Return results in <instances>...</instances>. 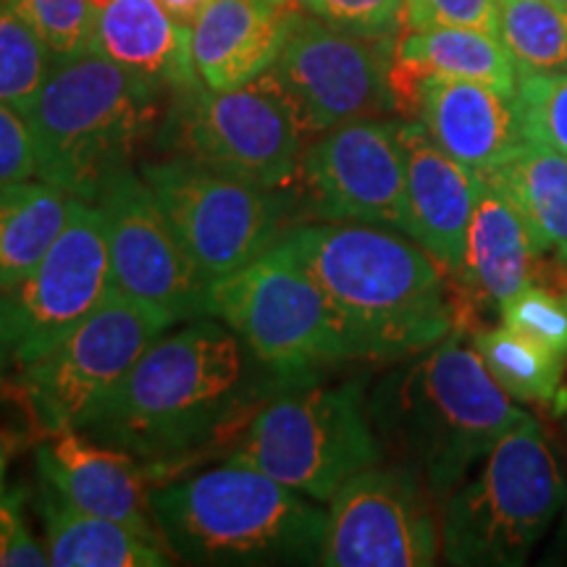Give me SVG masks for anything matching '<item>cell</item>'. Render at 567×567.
I'll use <instances>...</instances> for the list:
<instances>
[{"instance_id":"7","label":"cell","mask_w":567,"mask_h":567,"mask_svg":"<svg viewBox=\"0 0 567 567\" xmlns=\"http://www.w3.org/2000/svg\"><path fill=\"white\" fill-rule=\"evenodd\" d=\"M231 463L250 465L316 502H331L354 473L384 460L363 381H289L255 410Z\"/></svg>"},{"instance_id":"35","label":"cell","mask_w":567,"mask_h":567,"mask_svg":"<svg viewBox=\"0 0 567 567\" xmlns=\"http://www.w3.org/2000/svg\"><path fill=\"white\" fill-rule=\"evenodd\" d=\"M38 176V151L27 116L0 103V187Z\"/></svg>"},{"instance_id":"1","label":"cell","mask_w":567,"mask_h":567,"mask_svg":"<svg viewBox=\"0 0 567 567\" xmlns=\"http://www.w3.org/2000/svg\"><path fill=\"white\" fill-rule=\"evenodd\" d=\"M284 384L224 321L193 318L155 339L82 431L166 467L224 442Z\"/></svg>"},{"instance_id":"15","label":"cell","mask_w":567,"mask_h":567,"mask_svg":"<svg viewBox=\"0 0 567 567\" xmlns=\"http://www.w3.org/2000/svg\"><path fill=\"white\" fill-rule=\"evenodd\" d=\"M92 205L103 216L113 289L168 310L176 321L208 316L210 281L184 250L142 174H113Z\"/></svg>"},{"instance_id":"32","label":"cell","mask_w":567,"mask_h":567,"mask_svg":"<svg viewBox=\"0 0 567 567\" xmlns=\"http://www.w3.org/2000/svg\"><path fill=\"white\" fill-rule=\"evenodd\" d=\"M530 142L567 155V74H517Z\"/></svg>"},{"instance_id":"20","label":"cell","mask_w":567,"mask_h":567,"mask_svg":"<svg viewBox=\"0 0 567 567\" xmlns=\"http://www.w3.org/2000/svg\"><path fill=\"white\" fill-rule=\"evenodd\" d=\"M284 0H210L193 24V61L210 90H231L274 66L287 34Z\"/></svg>"},{"instance_id":"21","label":"cell","mask_w":567,"mask_h":567,"mask_svg":"<svg viewBox=\"0 0 567 567\" xmlns=\"http://www.w3.org/2000/svg\"><path fill=\"white\" fill-rule=\"evenodd\" d=\"M95 48L153 90H193V27H184L161 0H109L97 17Z\"/></svg>"},{"instance_id":"37","label":"cell","mask_w":567,"mask_h":567,"mask_svg":"<svg viewBox=\"0 0 567 567\" xmlns=\"http://www.w3.org/2000/svg\"><path fill=\"white\" fill-rule=\"evenodd\" d=\"M161 6L184 27H193L195 19L208 9L210 0H161Z\"/></svg>"},{"instance_id":"5","label":"cell","mask_w":567,"mask_h":567,"mask_svg":"<svg viewBox=\"0 0 567 567\" xmlns=\"http://www.w3.org/2000/svg\"><path fill=\"white\" fill-rule=\"evenodd\" d=\"M155 90L97 48L53 59L30 111L38 179L95 203L113 174L130 168L153 116Z\"/></svg>"},{"instance_id":"10","label":"cell","mask_w":567,"mask_h":567,"mask_svg":"<svg viewBox=\"0 0 567 567\" xmlns=\"http://www.w3.org/2000/svg\"><path fill=\"white\" fill-rule=\"evenodd\" d=\"M179 95L172 137L184 161L266 189L297 182L308 130L271 71L231 90L197 84Z\"/></svg>"},{"instance_id":"36","label":"cell","mask_w":567,"mask_h":567,"mask_svg":"<svg viewBox=\"0 0 567 567\" xmlns=\"http://www.w3.org/2000/svg\"><path fill=\"white\" fill-rule=\"evenodd\" d=\"M48 551L34 542L21 515V496L0 499V567H45Z\"/></svg>"},{"instance_id":"25","label":"cell","mask_w":567,"mask_h":567,"mask_svg":"<svg viewBox=\"0 0 567 567\" xmlns=\"http://www.w3.org/2000/svg\"><path fill=\"white\" fill-rule=\"evenodd\" d=\"M484 176L513 203L538 258L567 271V155L528 142L513 161Z\"/></svg>"},{"instance_id":"27","label":"cell","mask_w":567,"mask_h":567,"mask_svg":"<svg viewBox=\"0 0 567 567\" xmlns=\"http://www.w3.org/2000/svg\"><path fill=\"white\" fill-rule=\"evenodd\" d=\"M473 347L484 360L496 384L517 402L526 405H544L555 400L563 384L565 360L538 344L507 323L481 329L473 334Z\"/></svg>"},{"instance_id":"14","label":"cell","mask_w":567,"mask_h":567,"mask_svg":"<svg viewBox=\"0 0 567 567\" xmlns=\"http://www.w3.org/2000/svg\"><path fill=\"white\" fill-rule=\"evenodd\" d=\"M439 502L405 463H375L342 484L326 513L321 565L425 567L442 551Z\"/></svg>"},{"instance_id":"33","label":"cell","mask_w":567,"mask_h":567,"mask_svg":"<svg viewBox=\"0 0 567 567\" xmlns=\"http://www.w3.org/2000/svg\"><path fill=\"white\" fill-rule=\"evenodd\" d=\"M302 11L358 38H400L405 0H297Z\"/></svg>"},{"instance_id":"2","label":"cell","mask_w":567,"mask_h":567,"mask_svg":"<svg viewBox=\"0 0 567 567\" xmlns=\"http://www.w3.org/2000/svg\"><path fill=\"white\" fill-rule=\"evenodd\" d=\"M363 339L371 363H400L457 329L446 271L389 226L318 221L279 243Z\"/></svg>"},{"instance_id":"16","label":"cell","mask_w":567,"mask_h":567,"mask_svg":"<svg viewBox=\"0 0 567 567\" xmlns=\"http://www.w3.org/2000/svg\"><path fill=\"white\" fill-rule=\"evenodd\" d=\"M302 197L318 221L405 226L402 122L358 118L321 132L302 153ZM405 234V231H402Z\"/></svg>"},{"instance_id":"3","label":"cell","mask_w":567,"mask_h":567,"mask_svg":"<svg viewBox=\"0 0 567 567\" xmlns=\"http://www.w3.org/2000/svg\"><path fill=\"white\" fill-rule=\"evenodd\" d=\"M368 415L384 455L421 473L444 502L528 413L455 329L392 368L368 394Z\"/></svg>"},{"instance_id":"18","label":"cell","mask_w":567,"mask_h":567,"mask_svg":"<svg viewBox=\"0 0 567 567\" xmlns=\"http://www.w3.org/2000/svg\"><path fill=\"white\" fill-rule=\"evenodd\" d=\"M415 118L446 155L478 174H492L528 145L517 90L486 82L429 76L417 87Z\"/></svg>"},{"instance_id":"39","label":"cell","mask_w":567,"mask_h":567,"mask_svg":"<svg viewBox=\"0 0 567 567\" xmlns=\"http://www.w3.org/2000/svg\"><path fill=\"white\" fill-rule=\"evenodd\" d=\"M559 9H563V13H565V19H567V0H563V6H559Z\"/></svg>"},{"instance_id":"6","label":"cell","mask_w":567,"mask_h":567,"mask_svg":"<svg viewBox=\"0 0 567 567\" xmlns=\"http://www.w3.org/2000/svg\"><path fill=\"white\" fill-rule=\"evenodd\" d=\"M567 488L544 439L526 415L507 431L442 507V555L450 565L515 567L557 520Z\"/></svg>"},{"instance_id":"9","label":"cell","mask_w":567,"mask_h":567,"mask_svg":"<svg viewBox=\"0 0 567 567\" xmlns=\"http://www.w3.org/2000/svg\"><path fill=\"white\" fill-rule=\"evenodd\" d=\"M174 323L168 310L111 287L66 339L19 371V392L34 421L48 434L82 431Z\"/></svg>"},{"instance_id":"11","label":"cell","mask_w":567,"mask_h":567,"mask_svg":"<svg viewBox=\"0 0 567 567\" xmlns=\"http://www.w3.org/2000/svg\"><path fill=\"white\" fill-rule=\"evenodd\" d=\"M142 179L208 281L239 271L287 237L281 189L258 187L184 158L142 166Z\"/></svg>"},{"instance_id":"19","label":"cell","mask_w":567,"mask_h":567,"mask_svg":"<svg viewBox=\"0 0 567 567\" xmlns=\"http://www.w3.org/2000/svg\"><path fill=\"white\" fill-rule=\"evenodd\" d=\"M405 142V226L450 276L465 264L467 226L481 187V174L446 155L421 122H402Z\"/></svg>"},{"instance_id":"28","label":"cell","mask_w":567,"mask_h":567,"mask_svg":"<svg viewBox=\"0 0 567 567\" xmlns=\"http://www.w3.org/2000/svg\"><path fill=\"white\" fill-rule=\"evenodd\" d=\"M496 34L517 74H567V19L551 0H499Z\"/></svg>"},{"instance_id":"13","label":"cell","mask_w":567,"mask_h":567,"mask_svg":"<svg viewBox=\"0 0 567 567\" xmlns=\"http://www.w3.org/2000/svg\"><path fill=\"white\" fill-rule=\"evenodd\" d=\"M396 38H358L313 13H289L287 34L268 69L295 103L308 134L394 111Z\"/></svg>"},{"instance_id":"40","label":"cell","mask_w":567,"mask_h":567,"mask_svg":"<svg viewBox=\"0 0 567 567\" xmlns=\"http://www.w3.org/2000/svg\"><path fill=\"white\" fill-rule=\"evenodd\" d=\"M551 3H557V6H563V0H551Z\"/></svg>"},{"instance_id":"24","label":"cell","mask_w":567,"mask_h":567,"mask_svg":"<svg viewBox=\"0 0 567 567\" xmlns=\"http://www.w3.org/2000/svg\"><path fill=\"white\" fill-rule=\"evenodd\" d=\"M45 551L53 567H163L172 551L124 523L84 513L42 484Z\"/></svg>"},{"instance_id":"30","label":"cell","mask_w":567,"mask_h":567,"mask_svg":"<svg viewBox=\"0 0 567 567\" xmlns=\"http://www.w3.org/2000/svg\"><path fill=\"white\" fill-rule=\"evenodd\" d=\"M48 42L55 59L95 48L97 17L109 0H11Z\"/></svg>"},{"instance_id":"4","label":"cell","mask_w":567,"mask_h":567,"mask_svg":"<svg viewBox=\"0 0 567 567\" xmlns=\"http://www.w3.org/2000/svg\"><path fill=\"white\" fill-rule=\"evenodd\" d=\"M166 547L189 565H321L326 513L316 499L231 463L153 488Z\"/></svg>"},{"instance_id":"29","label":"cell","mask_w":567,"mask_h":567,"mask_svg":"<svg viewBox=\"0 0 567 567\" xmlns=\"http://www.w3.org/2000/svg\"><path fill=\"white\" fill-rule=\"evenodd\" d=\"M53 59L24 13L11 0H0V103L21 113L30 111Z\"/></svg>"},{"instance_id":"12","label":"cell","mask_w":567,"mask_h":567,"mask_svg":"<svg viewBox=\"0 0 567 567\" xmlns=\"http://www.w3.org/2000/svg\"><path fill=\"white\" fill-rule=\"evenodd\" d=\"M111 292L101 210L71 203L69 221L40 266L0 292V368H27L53 350Z\"/></svg>"},{"instance_id":"31","label":"cell","mask_w":567,"mask_h":567,"mask_svg":"<svg viewBox=\"0 0 567 567\" xmlns=\"http://www.w3.org/2000/svg\"><path fill=\"white\" fill-rule=\"evenodd\" d=\"M502 323L520 331L567 363V292L547 284H528L502 308Z\"/></svg>"},{"instance_id":"26","label":"cell","mask_w":567,"mask_h":567,"mask_svg":"<svg viewBox=\"0 0 567 567\" xmlns=\"http://www.w3.org/2000/svg\"><path fill=\"white\" fill-rule=\"evenodd\" d=\"M74 197L45 179L0 187V292L30 276L61 237Z\"/></svg>"},{"instance_id":"38","label":"cell","mask_w":567,"mask_h":567,"mask_svg":"<svg viewBox=\"0 0 567 567\" xmlns=\"http://www.w3.org/2000/svg\"><path fill=\"white\" fill-rule=\"evenodd\" d=\"M3 488H6V455L0 450V499H3Z\"/></svg>"},{"instance_id":"23","label":"cell","mask_w":567,"mask_h":567,"mask_svg":"<svg viewBox=\"0 0 567 567\" xmlns=\"http://www.w3.org/2000/svg\"><path fill=\"white\" fill-rule=\"evenodd\" d=\"M538 260L542 258L513 203L488 176L481 174L460 279L478 302L502 313L507 300L534 284Z\"/></svg>"},{"instance_id":"34","label":"cell","mask_w":567,"mask_h":567,"mask_svg":"<svg viewBox=\"0 0 567 567\" xmlns=\"http://www.w3.org/2000/svg\"><path fill=\"white\" fill-rule=\"evenodd\" d=\"M431 27H465V30L496 34L499 0H405L402 30H431Z\"/></svg>"},{"instance_id":"8","label":"cell","mask_w":567,"mask_h":567,"mask_svg":"<svg viewBox=\"0 0 567 567\" xmlns=\"http://www.w3.org/2000/svg\"><path fill=\"white\" fill-rule=\"evenodd\" d=\"M208 316L237 331L284 381L308 379L318 368L368 360L352 323L281 245L210 281Z\"/></svg>"},{"instance_id":"17","label":"cell","mask_w":567,"mask_h":567,"mask_svg":"<svg viewBox=\"0 0 567 567\" xmlns=\"http://www.w3.org/2000/svg\"><path fill=\"white\" fill-rule=\"evenodd\" d=\"M38 467L42 484L74 507L124 523L142 538L168 549L151 507V478L158 476L161 465L69 429L48 434L38 446Z\"/></svg>"},{"instance_id":"22","label":"cell","mask_w":567,"mask_h":567,"mask_svg":"<svg viewBox=\"0 0 567 567\" xmlns=\"http://www.w3.org/2000/svg\"><path fill=\"white\" fill-rule=\"evenodd\" d=\"M429 76L486 82L517 90V69L496 34L465 27L402 30L394 42L392 95L394 111L415 116L417 87Z\"/></svg>"}]
</instances>
